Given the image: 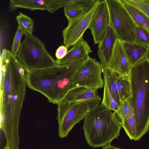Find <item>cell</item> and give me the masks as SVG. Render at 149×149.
<instances>
[{"mask_svg": "<svg viewBox=\"0 0 149 149\" xmlns=\"http://www.w3.org/2000/svg\"><path fill=\"white\" fill-rule=\"evenodd\" d=\"M26 72L17 57L3 49L1 56L0 129L10 146L20 142L19 127L27 85Z\"/></svg>", "mask_w": 149, "mask_h": 149, "instance_id": "6da1fadb", "label": "cell"}, {"mask_svg": "<svg viewBox=\"0 0 149 149\" xmlns=\"http://www.w3.org/2000/svg\"><path fill=\"white\" fill-rule=\"evenodd\" d=\"M86 59L26 72L27 86L57 105L71 89L73 78Z\"/></svg>", "mask_w": 149, "mask_h": 149, "instance_id": "7a4b0ae2", "label": "cell"}, {"mask_svg": "<svg viewBox=\"0 0 149 149\" xmlns=\"http://www.w3.org/2000/svg\"><path fill=\"white\" fill-rule=\"evenodd\" d=\"M130 79L136 128V141L149 129V55L131 67Z\"/></svg>", "mask_w": 149, "mask_h": 149, "instance_id": "3957f363", "label": "cell"}, {"mask_svg": "<svg viewBox=\"0 0 149 149\" xmlns=\"http://www.w3.org/2000/svg\"><path fill=\"white\" fill-rule=\"evenodd\" d=\"M122 127L114 112L100 104L86 115L83 129L89 146L96 148L107 145L117 138Z\"/></svg>", "mask_w": 149, "mask_h": 149, "instance_id": "277c9868", "label": "cell"}, {"mask_svg": "<svg viewBox=\"0 0 149 149\" xmlns=\"http://www.w3.org/2000/svg\"><path fill=\"white\" fill-rule=\"evenodd\" d=\"M25 38L17 52V59L26 72L57 65L46 49L45 44L33 34L24 31Z\"/></svg>", "mask_w": 149, "mask_h": 149, "instance_id": "5b68a950", "label": "cell"}, {"mask_svg": "<svg viewBox=\"0 0 149 149\" xmlns=\"http://www.w3.org/2000/svg\"><path fill=\"white\" fill-rule=\"evenodd\" d=\"M109 15L110 25L118 39L122 42H135L136 24L120 0H105Z\"/></svg>", "mask_w": 149, "mask_h": 149, "instance_id": "8992f818", "label": "cell"}, {"mask_svg": "<svg viewBox=\"0 0 149 149\" xmlns=\"http://www.w3.org/2000/svg\"><path fill=\"white\" fill-rule=\"evenodd\" d=\"M58 135L61 138L66 137L74 126L92 109L85 102H70L64 100L57 104Z\"/></svg>", "mask_w": 149, "mask_h": 149, "instance_id": "52a82bcc", "label": "cell"}, {"mask_svg": "<svg viewBox=\"0 0 149 149\" xmlns=\"http://www.w3.org/2000/svg\"><path fill=\"white\" fill-rule=\"evenodd\" d=\"M102 69L100 62L89 56L73 78L71 89L80 86L98 89L103 87Z\"/></svg>", "mask_w": 149, "mask_h": 149, "instance_id": "ba28073f", "label": "cell"}, {"mask_svg": "<svg viewBox=\"0 0 149 149\" xmlns=\"http://www.w3.org/2000/svg\"><path fill=\"white\" fill-rule=\"evenodd\" d=\"M100 1L97 0L90 9L80 17L68 22V26L62 31L63 44L67 48L72 46L83 38Z\"/></svg>", "mask_w": 149, "mask_h": 149, "instance_id": "9c48e42d", "label": "cell"}, {"mask_svg": "<svg viewBox=\"0 0 149 149\" xmlns=\"http://www.w3.org/2000/svg\"><path fill=\"white\" fill-rule=\"evenodd\" d=\"M109 11L105 0H101L88 27L95 45L98 44L110 26Z\"/></svg>", "mask_w": 149, "mask_h": 149, "instance_id": "30bf717a", "label": "cell"}, {"mask_svg": "<svg viewBox=\"0 0 149 149\" xmlns=\"http://www.w3.org/2000/svg\"><path fill=\"white\" fill-rule=\"evenodd\" d=\"M131 67L124 51L122 41L118 39L106 68L121 75L130 76Z\"/></svg>", "mask_w": 149, "mask_h": 149, "instance_id": "8fae6325", "label": "cell"}, {"mask_svg": "<svg viewBox=\"0 0 149 149\" xmlns=\"http://www.w3.org/2000/svg\"><path fill=\"white\" fill-rule=\"evenodd\" d=\"M63 100L70 102H86L93 109L99 105L101 98L97 92V89L80 86L70 89Z\"/></svg>", "mask_w": 149, "mask_h": 149, "instance_id": "7c38bea8", "label": "cell"}, {"mask_svg": "<svg viewBox=\"0 0 149 149\" xmlns=\"http://www.w3.org/2000/svg\"><path fill=\"white\" fill-rule=\"evenodd\" d=\"M118 39L116 33L110 25L98 45L97 54L102 68L107 67Z\"/></svg>", "mask_w": 149, "mask_h": 149, "instance_id": "4fadbf2b", "label": "cell"}, {"mask_svg": "<svg viewBox=\"0 0 149 149\" xmlns=\"http://www.w3.org/2000/svg\"><path fill=\"white\" fill-rule=\"evenodd\" d=\"M92 52L87 42L82 38L72 46L64 57L60 60L56 59V61L58 65L70 64L87 59Z\"/></svg>", "mask_w": 149, "mask_h": 149, "instance_id": "5bb4252c", "label": "cell"}, {"mask_svg": "<svg viewBox=\"0 0 149 149\" xmlns=\"http://www.w3.org/2000/svg\"><path fill=\"white\" fill-rule=\"evenodd\" d=\"M122 42L124 51L132 66L149 55V47L134 42Z\"/></svg>", "mask_w": 149, "mask_h": 149, "instance_id": "9a60e30c", "label": "cell"}, {"mask_svg": "<svg viewBox=\"0 0 149 149\" xmlns=\"http://www.w3.org/2000/svg\"><path fill=\"white\" fill-rule=\"evenodd\" d=\"M47 0H10L8 10L13 12L18 8H24L31 10H47Z\"/></svg>", "mask_w": 149, "mask_h": 149, "instance_id": "2e32d148", "label": "cell"}, {"mask_svg": "<svg viewBox=\"0 0 149 149\" xmlns=\"http://www.w3.org/2000/svg\"><path fill=\"white\" fill-rule=\"evenodd\" d=\"M114 72L118 93L122 102L130 99L132 97V85L130 76L122 75Z\"/></svg>", "mask_w": 149, "mask_h": 149, "instance_id": "e0dca14e", "label": "cell"}, {"mask_svg": "<svg viewBox=\"0 0 149 149\" xmlns=\"http://www.w3.org/2000/svg\"><path fill=\"white\" fill-rule=\"evenodd\" d=\"M120 1L136 24L149 32V18L143 12L127 3L125 0Z\"/></svg>", "mask_w": 149, "mask_h": 149, "instance_id": "ac0fdd59", "label": "cell"}, {"mask_svg": "<svg viewBox=\"0 0 149 149\" xmlns=\"http://www.w3.org/2000/svg\"><path fill=\"white\" fill-rule=\"evenodd\" d=\"M102 69L104 78L106 80L109 90L113 97L120 106L122 102L117 88L115 72L106 68H102Z\"/></svg>", "mask_w": 149, "mask_h": 149, "instance_id": "d6986e66", "label": "cell"}, {"mask_svg": "<svg viewBox=\"0 0 149 149\" xmlns=\"http://www.w3.org/2000/svg\"><path fill=\"white\" fill-rule=\"evenodd\" d=\"M104 81L103 96L101 104L105 108L113 110L115 113L118 114L119 111V106L110 93L106 79Z\"/></svg>", "mask_w": 149, "mask_h": 149, "instance_id": "ffe728a7", "label": "cell"}, {"mask_svg": "<svg viewBox=\"0 0 149 149\" xmlns=\"http://www.w3.org/2000/svg\"><path fill=\"white\" fill-rule=\"evenodd\" d=\"M80 0H47V10L53 13L59 8L72 5L80 6Z\"/></svg>", "mask_w": 149, "mask_h": 149, "instance_id": "44dd1931", "label": "cell"}, {"mask_svg": "<svg viewBox=\"0 0 149 149\" xmlns=\"http://www.w3.org/2000/svg\"><path fill=\"white\" fill-rule=\"evenodd\" d=\"M115 116L120 120L121 123L134 114V111L130 99L122 102L119 106V111L118 114L113 112Z\"/></svg>", "mask_w": 149, "mask_h": 149, "instance_id": "7402d4cb", "label": "cell"}, {"mask_svg": "<svg viewBox=\"0 0 149 149\" xmlns=\"http://www.w3.org/2000/svg\"><path fill=\"white\" fill-rule=\"evenodd\" d=\"M122 127L131 140L136 141V128L135 115L121 122Z\"/></svg>", "mask_w": 149, "mask_h": 149, "instance_id": "603a6c76", "label": "cell"}, {"mask_svg": "<svg viewBox=\"0 0 149 149\" xmlns=\"http://www.w3.org/2000/svg\"><path fill=\"white\" fill-rule=\"evenodd\" d=\"M16 17L18 26L21 27L24 31L33 34L34 23L31 18L21 12Z\"/></svg>", "mask_w": 149, "mask_h": 149, "instance_id": "cb8c5ba5", "label": "cell"}, {"mask_svg": "<svg viewBox=\"0 0 149 149\" xmlns=\"http://www.w3.org/2000/svg\"><path fill=\"white\" fill-rule=\"evenodd\" d=\"M64 14L68 22L70 21L80 17L86 11L82 7L78 5H72L64 8Z\"/></svg>", "mask_w": 149, "mask_h": 149, "instance_id": "d4e9b609", "label": "cell"}, {"mask_svg": "<svg viewBox=\"0 0 149 149\" xmlns=\"http://www.w3.org/2000/svg\"><path fill=\"white\" fill-rule=\"evenodd\" d=\"M135 43L149 47V32L141 26L136 25L135 28Z\"/></svg>", "mask_w": 149, "mask_h": 149, "instance_id": "484cf974", "label": "cell"}, {"mask_svg": "<svg viewBox=\"0 0 149 149\" xmlns=\"http://www.w3.org/2000/svg\"><path fill=\"white\" fill-rule=\"evenodd\" d=\"M24 34V31L20 26H18L14 38L10 52L15 56H16L21 45L22 36Z\"/></svg>", "mask_w": 149, "mask_h": 149, "instance_id": "4316f807", "label": "cell"}, {"mask_svg": "<svg viewBox=\"0 0 149 149\" xmlns=\"http://www.w3.org/2000/svg\"><path fill=\"white\" fill-rule=\"evenodd\" d=\"M144 13L149 18V0H125Z\"/></svg>", "mask_w": 149, "mask_h": 149, "instance_id": "83f0119b", "label": "cell"}, {"mask_svg": "<svg viewBox=\"0 0 149 149\" xmlns=\"http://www.w3.org/2000/svg\"><path fill=\"white\" fill-rule=\"evenodd\" d=\"M68 48L65 45L60 46L56 49L55 53V56L56 59L60 60L64 57L68 52Z\"/></svg>", "mask_w": 149, "mask_h": 149, "instance_id": "f1b7e54d", "label": "cell"}, {"mask_svg": "<svg viewBox=\"0 0 149 149\" xmlns=\"http://www.w3.org/2000/svg\"><path fill=\"white\" fill-rule=\"evenodd\" d=\"M102 149H123L116 148L114 146H112L110 143L105 146H103Z\"/></svg>", "mask_w": 149, "mask_h": 149, "instance_id": "f546056e", "label": "cell"}, {"mask_svg": "<svg viewBox=\"0 0 149 149\" xmlns=\"http://www.w3.org/2000/svg\"><path fill=\"white\" fill-rule=\"evenodd\" d=\"M4 149H9L8 146L7 144L6 143L5 147H4Z\"/></svg>", "mask_w": 149, "mask_h": 149, "instance_id": "4dcf8cb0", "label": "cell"}]
</instances>
